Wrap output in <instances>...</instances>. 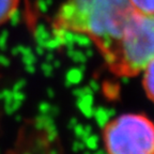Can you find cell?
Instances as JSON below:
<instances>
[{
	"label": "cell",
	"mask_w": 154,
	"mask_h": 154,
	"mask_svg": "<svg viewBox=\"0 0 154 154\" xmlns=\"http://www.w3.org/2000/svg\"><path fill=\"white\" fill-rule=\"evenodd\" d=\"M133 9L141 14H154V0H128Z\"/></svg>",
	"instance_id": "obj_8"
},
{
	"label": "cell",
	"mask_w": 154,
	"mask_h": 154,
	"mask_svg": "<svg viewBox=\"0 0 154 154\" xmlns=\"http://www.w3.org/2000/svg\"><path fill=\"white\" fill-rule=\"evenodd\" d=\"M104 59L123 77L142 72L154 61V14L135 12L119 42Z\"/></svg>",
	"instance_id": "obj_2"
},
{
	"label": "cell",
	"mask_w": 154,
	"mask_h": 154,
	"mask_svg": "<svg viewBox=\"0 0 154 154\" xmlns=\"http://www.w3.org/2000/svg\"><path fill=\"white\" fill-rule=\"evenodd\" d=\"M72 149L74 152H80V151H84L86 149V146H85V142L82 140H77V141L73 142V146H72Z\"/></svg>",
	"instance_id": "obj_13"
},
{
	"label": "cell",
	"mask_w": 154,
	"mask_h": 154,
	"mask_svg": "<svg viewBox=\"0 0 154 154\" xmlns=\"http://www.w3.org/2000/svg\"><path fill=\"white\" fill-rule=\"evenodd\" d=\"M34 125L35 128L40 131H46L47 128H51L55 125V122L53 120V117L47 115H40L35 118V121H34Z\"/></svg>",
	"instance_id": "obj_9"
},
{
	"label": "cell",
	"mask_w": 154,
	"mask_h": 154,
	"mask_svg": "<svg viewBox=\"0 0 154 154\" xmlns=\"http://www.w3.org/2000/svg\"><path fill=\"white\" fill-rule=\"evenodd\" d=\"M48 154H58V151H57V150L54 149V150H51V151L48 152Z\"/></svg>",
	"instance_id": "obj_16"
},
{
	"label": "cell",
	"mask_w": 154,
	"mask_h": 154,
	"mask_svg": "<svg viewBox=\"0 0 154 154\" xmlns=\"http://www.w3.org/2000/svg\"><path fill=\"white\" fill-rule=\"evenodd\" d=\"M84 142H85V146H86V148L89 150V151H95V150L99 149L100 138H99V136H97V135L91 134L84 140Z\"/></svg>",
	"instance_id": "obj_11"
},
{
	"label": "cell",
	"mask_w": 154,
	"mask_h": 154,
	"mask_svg": "<svg viewBox=\"0 0 154 154\" xmlns=\"http://www.w3.org/2000/svg\"><path fill=\"white\" fill-rule=\"evenodd\" d=\"M142 84L148 96L154 102V61L150 62L142 71Z\"/></svg>",
	"instance_id": "obj_5"
},
{
	"label": "cell",
	"mask_w": 154,
	"mask_h": 154,
	"mask_svg": "<svg viewBox=\"0 0 154 154\" xmlns=\"http://www.w3.org/2000/svg\"><path fill=\"white\" fill-rule=\"evenodd\" d=\"M24 154H30V153H24Z\"/></svg>",
	"instance_id": "obj_17"
},
{
	"label": "cell",
	"mask_w": 154,
	"mask_h": 154,
	"mask_svg": "<svg viewBox=\"0 0 154 154\" xmlns=\"http://www.w3.org/2000/svg\"><path fill=\"white\" fill-rule=\"evenodd\" d=\"M19 105H20V102L15 101V100H14V102H7V103H5V112L9 113V115H12V113H14L15 111L18 109Z\"/></svg>",
	"instance_id": "obj_12"
},
{
	"label": "cell",
	"mask_w": 154,
	"mask_h": 154,
	"mask_svg": "<svg viewBox=\"0 0 154 154\" xmlns=\"http://www.w3.org/2000/svg\"><path fill=\"white\" fill-rule=\"evenodd\" d=\"M92 154H108V153H107V151H106V150L97 149V150H95V151H93V153H92Z\"/></svg>",
	"instance_id": "obj_15"
},
{
	"label": "cell",
	"mask_w": 154,
	"mask_h": 154,
	"mask_svg": "<svg viewBox=\"0 0 154 154\" xmlns=\"http://www.w3.org/2000/svg\"><path fill=\"white\" fill-rule=\"evenodd\" d=\"M22 0H0V27L10 22L17 13Z\"/></svg>",
	"instance_id": "obj_4"
},
{
	"label": "cell",
	"mask_w": 154,
	"mask_h": 154,
	"mask_svg": "<svg viewBox=\"0 0 154 154\" xmlns=\"http://www.w3.org/2000/svg\"><path fill=\"white\" fill-rule=\"evenodd\" d=\"M128 0H65L53 18L58 33L87 35L103 54H109L135 14Z\"/></svg>",
	"instance_id": "obj_1"
},
{
	"label": "cell",
	"mask_w": 154,
	"mask_h": 154,
	"mask_svg": "<svg viewBox=\"0 0 154 154\" xmlns=\"http://www.w3.org/2000/svg\"><path fill=\"white\" fill-rule=\"evenodd\" d=\"M77 106L79 108L80 112L86 117V118H92L95 107L93 106V97L91 94L87 93L79 96V100L77 102Z\"/></svg>",
	"instance_id": "obj_7"
},
{
	"label": "cell",
	"mask_w": 154,
	"mask_h": 154,
	"mask_svg": "<svg viewBox=\"0 0 154 154\" xmlns=\"http://www.w3.org/2000/svg\"><path fill=\"white\" fill-rule=\"evenodd\" d=\"M104 130L108 154H154V123L144 116L124 113Z\"/></svg>",
	"instance_id": "obj_3"
},
{
	"label": "cell",
	"mask_w": 154,
	"mask_h": 154,
	"mask_svg": "<svg viewBox=\"0 0 154 154\" xmlns=\"http://www.w3.org/2000/svg\"><path fill=\"white\" fill-rule=\"evenodd\" d=\"M73 131H74L76 137L79 140H82V141H84L89 135L92 134V130L90 125H86V126H85V125L79 124V123H77V124L75 125V128H73Z\"/></svg>",
	"instance_id": "obj_10"
},
{
	"label": "cell",
	"mask_w": 154,
	"mask_h": 154,
	"mask_svg": "<svg viewBox=\"0 0 154 154\" xmlns=\"http://www.w3.org/2000/svg\"><path fill=\"white\" fill-rule=\"evenodd\" d=\"M77 123H78V122H77L76 119H72V120L70 121V123H69V126H70V128H72V130H73V128H75V125H76Z\"/></svg>",
	"instance_id": "obj_14"
},
{
	"label": "cell",
	"mask_w": 154,
	"mask_h": 154,
	"mask_svg": "<svg viewBox=\"0 0 154 154\" xmlns=\"http://www.w3.org/2000/svg\"><path fill=\"white\" fill-rule=\"evenodd\" d=\"M93 118L96 124L101 128H105L111 120L115 118V110L105 107H97L94 109Z\"/></svg>",
	"instance_id": "obj_6"
}]
</instances>
